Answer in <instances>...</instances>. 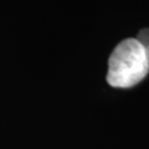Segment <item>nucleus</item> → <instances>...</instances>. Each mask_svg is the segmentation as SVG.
I'll list each match as a JSON object with an SVG mask.
<instances>
[{"mask_svg": "<svg viewBox=\"0 0 149 149\" xmlns=\"http://www.w3.org/2000/svg\"><path fill=\"white\" fill-rule=\"evenodd\" d=\"M143 47H149V29H143L138 33V37L136 38Z\"/></svg>", "mask_w": 149, "mask_h": 149, "instance_id": "nucleus-2", "label": "nucleus"}, {"mask_svg": "<svg viewBox=\"0 0 149 149\" xmlns=\"http://www.w3.org/2000/svg\"><path fill=\"white\" fill-rule=\"evenodd\" d=\"M149 72V62L144 47L136 39L118 43L108 59L106 80L113 87L128 88L144 80Z\"/></svg>", "mask_w": 149, "mask_h": 149, "instance_id": "nucleus-1", "label": "nucleus"}, {"mask_svg": "<svg viewBox=\"0 0 149 149\" xmlns=\"http://www.w3.org/2000/svg\"><path fill=\"white\" fill-rule=\"evenodd\" d=\"M145 49V53H146V56H147V60L149 62V47H144Z\"/></svg>", "mask_w": 149, "mask_h": 149, "instance_id": "nucleus-3", "label": "nucleus"}]
</instances>
